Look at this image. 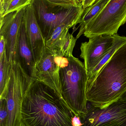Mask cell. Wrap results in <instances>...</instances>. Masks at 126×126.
Segmentation results:
<instances>
[{
	"instance_id": "obj_1",
	"label": "cell",
	"mask_w": 126,
	"mask_h": 126,
	"mask_svg": "<svg viewBox=\"0 0 126 126\" xmlns=\"http://www.w3.org/2000/svg\"><path fill=\"white\" fill-rule=\"evenodd\" d=\"M76 115L57 92L33 80L22 102L21 121L25 126H74Z\"/></svg>"
},
{
	"instance_id": "obj_2",
	"label": "cell",
	"mask_w": 126,
	"mask_h": 126,
	"mask_svg": "<svg viewBox=\"0 0 126 126\" xmlns=\"http://www.w3.org/2000/svg\"><path fill=\"white\" fill-rule=\"evenodd\" d=\"M126 91V43L101 68L86 89L88 102L103 107L120 98Z\"/></svg>"
},
{
	"instance_id": "obj_3",
	"label": "cell",
	"mask_w": 126,
	"mask_h": 126,
	"mask_svg": "<svg viewBox=\"0 0 126 126\" xmlns=\"http://www.w3.org/2000/svg\"><path fill=\"white\" fill-rule=\"evenodd\" d=\"M58 64L62 98L76 115L86 114V88L89 76L84 64L73 55L63 57Z\"/></svg>"
},
{
	"instance_id": "obj_4",
	"label": "cell",
	"mask_w": 126,
	"mask_h": 126,
	"mask_svg": "<svg viewBox=\"0 0 126 126\" xmlns=\"http://www.w3.org/2000/svg\"><path fill=\"white\" fill-rule=\"evenodd\" d=\"M31 4L45 42L60 25L72 27L79 23L84 10L82 6H63L46 0H32Z\"/></svg>"
},
{
	"instance_id": "obj_5",
	"label": "cell",
	"mask_w": 126,
	"mask_h": 126,
	"mask_svg": "<svg viewBox=\"0 0 126 126\" xmlns=\"http://www.w3.org/2000/svg\"><path fill=\"white\" fill-rule=\"evenodd\" d=\"M126 22V0H111L87 24L84 35L89 38L102 35L117 34Z\"/></svg>"
},
{
	"instance_id": "obj_6",
	"label": "cell",
	"mask_w": 126,
	"mask_h": 126,
	"mask_svg": "<svg viewBox=\"0 0 126 126\" xmlns=\"http://www.w3.org/2000/svg\"><path fill=\"white\" fill-rule=\"evenodd\" d=\"M78 116L80 126H126V100L118 99L103 107L91 104L86 114Z\"/></svg>"
},
{
	"instance_id": "obj_7",
	"label": "cell",
	"mask_w": 126,
	"mask_h": 126,
	"mask_svg": "<svg viewBox=\"0 0 126 126\" xmlns=\"http://www.w3.org/2000/svg\"><path fill=\"white\" fill-rule=\"evenodd\" d=\"M89 39L88 42L81 44L80 55L84 60V64L88 76L113 46L115 34L98 35Z\"/></svg>"
},
{
	"instance_id": "obj_8",
	"label": "cell",
	"mask_w": 126,
	"mask_h": 126,
	"mask_svg": "<svg viewBox=\"0 0 126 126\" xmlns=\"http://www.w3.org/2000/svg\"><path fill=\"white\" fill-rule=\"evenodd\" d=\"M26 7L0 17V36L6 41V55L8 61L11 63L16 62L18 35Z\"/></svg>"
},
{
	"instance_id": "obj_9",
	"label": "cell",
	"mask_w": 126,
	"mask_h": 126,
	"mask_svg": "<svg viewBox=\"0 0 126 126\" xmlns=\"http://www.w3.org/2000/svg\"><path fill=\"white\" fill-rule=\"evenodd\" d=\"M23 18L27 40L36 65L43 55L46 43L31 4L26 7Z\"/></svg>"
},
{
	"instance_id": "obj_10",
	"label": "cell",
	"mask_w": 126,
	"mask_h": 126,
	"mask_svg": "<svg viewBox=\"0 0 126 126\" xmlns=\"http://www.w3.org/2000/svg\"><path fill=\"white\" fill-rule=\"evenodd\" d=\"M55 54L46 46L43 55L36 64V79L45 83L61 95L59 76L60 67L55 61Z\"/></svg>"
},
{
	"instance_id": "obj_11",
	"label": "cell",
	"mask_w": 126,
	"mask_h": 126,
	"mask_svg": "<svg viewBox=\"0 0 126 126\" xmlns=\"http://www.w3.org/2000/svg\"><path fill=\"white\" fill-rule=\"evenodd\" d=\"M16 62L20 64L27 75L36 79V63L27 40L23 18L18 35Z\"/></svg>"
},
{
	"instance_id": "obj_12",
	"label": "cell",
	"mask_w": 126,
	"mask_h": 126,
	"mask_svg": "<svg viewBox=\"0 0 126 126\" xmlns=\"http://www.w3.org/2000/svg\"><path fill=\"white\" fill-rule=\"evenodd\" d=\"M126 43V37H122L117 34H115V41L111 49L102 58L92 72L88 76L87 89L89 87L96 79L101 68L110 60L115 52Z\"/></svg>"
},
{
	"instance_id": "obj_13",
	"label": "cell",
	"mask_w": 126,
	"mask_h": 126,
	"mask_svg": "<svg viewBox=\"0 0 126 126\" xmlns=\"http://www.w3.org/2000/svg\"><path fill=\"white\" fill-rule=\"evenodd\" d=\"M110 0H98L92 6L84 9L79 21L80 29L76 39H78L83 34L85 28L89 22L100 13Z\"/></svg>"
},
{
	"instance_id": "obj_14",
	"label": "cell",
	"mask_w": 126,
	"mask_h": 126,
	"mask_svg": "<svg viewBox=\"0 0 126 126\" xmlns=\"http://www.w3.org/2000/svg\"><path fill=\"white\" fill-rule=\"evenodd\" d=\"M12 63L7 60L5 51L3 56L0 58V99L6 98Z\"/></svg>"
},
{
	"instance_id": "obj_15",
	"label": "cell",
	"mask_w": 126,
	"mask_h": 126,
	"mask_svg": "<svg viewBox=\"0 0 126 126\" xmlns=\"http://www.w3.org/2000/svg\"><path fill=\"white\" fill-rule=\"evenodd\" d=\"M72 27L70 25L63 24L56 28L50 38L45 42L46 46L55 53L57 51L60 44L69 32Z\"/></svg>"
},
{
	"instance_id": "obj_16",
	"label": "cell",
	"mask_w": 126,
	"mask_h": 126,
	"mask_svg": "<svg viewBox=\"0 0 126 126\" xmlns=\"http://www.w3.org/2000/svg\"><path fill=\"white\" fill-rule=\"evenodd\" d=\"M77 39L72 34L68 32L61 41L59 48L55 54L65 57L72 56V52Z\"/></svg>"
},
{
	"instance_id": "obj_17",
	"label": "cell",
	"mask_w": 126,
	"mask_h": 126,
	"mask_svg": "<svg viewBox=\"0 0 126 126\" xmlns=\"http://www.w3.org/2000/svg\"><path fill=\"white\" fill-rule=\"evenodd\" d=\"M32 1V0H12L7 6L3 15L1 17L26 7L31 4Z\"/></svg>"
},
{
	"instance_id": "obj_18",
	"label": "cell",
	"mask_w": 126,
	"mask_h": 126,
	"mask_svg": "<svg viewBox=\"0 0 126 126\" xmlns=\"http://www.w3.org/2000/svg\"><path fill=\"white\" fill-rule=\"evenodd\" d=\"M8 119L7 103L5 99H0V126H7Z\"/></svg>"
},
{
	"instance_id": "obj_19",
	"label": "cell",
	"mask_w": 126,
	"mask_h": 126,
	"mask_svg": "<svg viewBox=\"0 0 126 126\" xmlns=\"http://www.w3.org/2000/svg\"><path fill=\"white\" fill-rule=\"evenodd\" d=\"M58 5L65 7L77 6H82L77 0H46Z\"/></svg>"
},
{
	"instance_id": "obj_20",
	"label": "cell",
	"mask_w": 126,
	"mask_h": 126,
	"mask_svg": "<svg viewBox=\"0 0 126 126\" xmlns=\"http://www.w3.org/2000/svg\"><path fill=\"white\" fill-rule=\"evenodd\" d=\"M77 2L83 6L84 9L92 6L98 0H77Z\"/></svg>"
},
{
	"instance_id": "obj_21",
	"label": "cell",
	"mask_w": 126,
	"mask_h": 126,
	"mask_svg": "<svg viewBox=\"0 0 126 126\" xmlns=\"http://www.w3.org/2000/svg\"><path fill=\"white\" fill-rule=\"evenodd\" d=\"M12 0H0V15L1 17L3 14L5 9L9 3Z\"/></svg>"
},
{
	"instance_id": "obj_22",
	"label": "cell",
	"mask_w": 126,
	"mask_h": 126,
	"mask_svg": "<svg viewBox=\"0 0 126 126\" xmlns=\"http://www.w3.org/2000/svg\"><path fill=\"white\" fill-rule=\"evenodd\" d=\"M0 58H1L5 51L6 41L3 36H0Z\"/></svg>"
},
{
	"instance_id": "obj_23",
	"label": "cell",
	"mask_w": 126,
	"mask_h": 126,
	"mask_svg": "<svg viewBox=\"0 0 126 126\" xmlns=\"http://www.w3.org/2000/svg\"><path fill=\"white\" fill-rule=\"evenodd\" d=\"M119 99L124 100H126V91L123 94V95L121 96L120 98Z\"/></svg>"
},
{
	"instance_id": "obj_24",
	"label": "cell",
	"mask_w": 126,
	"mask_h": 126,
	"mask_svg": "<svg viewBox=\"0 0 126 126\" xmlns=\"http://www.w3.org/2000/svg\"><path fill=\"white\" fill-rule=\"evenodd\" d=\"M25 126V125H24V124L23 123H21V126Z\"/></svg>"
}]
</instances>
